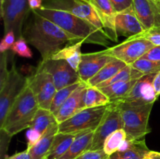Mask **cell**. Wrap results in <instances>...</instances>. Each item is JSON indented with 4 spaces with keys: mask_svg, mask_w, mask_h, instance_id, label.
I'll return each mask as SVG.
<instances>
[{
    "mask_svg": "<svg viewBox=\"0 0 160 159\" xmlns=\"http://www.w3.org/2000/svg\"><path fill=\"white\" fill-rule=\"evenodd\" d=\"M23 37L39 51L42 60L52 59L66 44L81 41L34 10L23 26Z\"/></svg>",
    "mask_w": 160,
    "mask_h": 159,
    "instance_id": "1",
    "label": "cell"
},
{
    "mask_svg": "<svg viewBox=\"0 0 160 159\" xmlns=\"http://www.w3.org/2000/svg\"><path fill=\"white\" fill-rule=\"evenodd\" d=\"M34 11L51 20L66 32L78 37L84 43L95 44L104 47L109 46L110 44L111 39L104 30L99 29L88 20L70 12L43 7Z\"/></svg>",
    "mask_w": 160,
    "mask_h": 159,
    "instance_id": "2",
    "label": "cell"
},
{
    "mask_svg": "<svg viewBox=\"0 0 160 159\" xmlns=\"http://www.w3.org/2000/svg\"><path fill=\"white\" fill-rule=\"evenodd\" d=\"M38 108L35 97L28 85L10 108L0 129L12 137L23 129H29Z\"/></svg>",
    "mask_w": 160,
    "mask_h": 159,
    "instance_id": "3",
    "label": "cell"
},
{
    "mask_svg": "<svg viewBox=\"0 0 160 159\" xmlns=\"http://www.w3.org/2000/svg\"><path fill=\"white\" fill-rule=\"evenodd\" d=\"M116 101L121 114L123 129L127 133V140H141L151 132L148 119L153 104H135L121 101Z\"/></svg>",
    "mask_w": 160,
    "mask_h": 159,
    "instance_id": "4",
    "label": "cell"
},
{
    "mask_svg": "<svg viewBox=\"0 0 160 159\" xmlns=\"http://www.w3.org/2000/svg\"><path fill=\"white\" fill-rule=\"evenodd\" d=\"M31 11L28 0H1L4 34L13 31L17 40L23 37V26Z\"/></svg>",
    "mask_w": 160,
    "mask_h": 159,
    "instance_id": "5",
    "label": "cell"
},
{
    "mask_svg": "<svg viewBox=\"0 0 160 159\" xmlns=\"http://www.w3.org/2000/svg\"><path fill=\"white\" fill-rule=\"evenodd\" d=\"M108 107L109 104L83 109L71 118L59 123L58 132L78 134L83 131H95L102 121Z\"/></svg>",
    "mask_w": 160,
    "mask_h": 159,
    "instance_id": "6",
    "label": "cell"
},
{
    "mask_svg": "<svg viewBox=\"0 0 160 159\" xmlns=\"http://www.w3.org/2000/svg\"><path fill=\"white\" fill-rule=\"evenodd\" d=\"M27 86L28 77L19 73L13 62L6 80L0 83V126L4 122L10 108Z\"/></svg>",
    "mask_w": 160,
    "mask_h": 159,
    "instance_id": "7",
    "label": "cell"
},
{
    "mask_svg": "<svg viewBox=\"0 0 160 159\" xmlns=\"http://www.w3.org/2000/svg\"><path fill=\"white\" fill-rule=\"evenodd\" d=\"M42 7L70 12L76 17L88 20L96 27L104 30L96 10L85 0H43Z\"/></svg>",
    "mask_w": 160,
    "mask_h": 159,
    "instance_id": "8",
    "label": "cell"
},
{
    "mask_svg": "<svg viewBox=\"0 0 160 159\" xmlns=\"http://www.w3.org/2000/svg\"><path fill=\"white\" fill-rule=\"evenodd\" d=\"M28 85L32 90L39 108L50 110L57 91L51 75L38 66L35 73L28 77Z\"/></svg>",
    "mask_w": 160,
    "mask_h": 159,
    "instance_id": "9",
    "label": "cell"
},
{
    "mask_svg": "<svg viewBox=\"0 0 160 159\" xmlns=\"http://www.w3.org/2000/svg\"><path fill=\"white\" fill-rule=\"evenodd\" d=\"M155 45L149 41L140 37H131L119 45L105 49L115 59L127 65H131L142 57Z\"/></svg>",
    "mask_w": 160,
    "mask_h": 159,
    "instance_id": "10",
    "label": "cell"
},
{
    "mask_svg": "<svg viewBox=\"0 0 160 159\" xmlns=\"http://www.w3.org/2000/svg\"><path fill=\"white\" fill-rule=\"evenodd\" d=\"M123 124L117 101H112L109 104L102 121L94 131L92 144L88 150L103 149L106 139L115 131L123 129Z\"/></svg>",
    "mask_w": 160,
    "mask_h": 159,
    "instance_id": "11",
    "label": "cell"
},
{
    "mask_svg": "<svg viewBox=\"0 0 160 159\" xmlns=\"http://www.w3.org/2000/svg\"><path fill=\"white\" fill-rule=\"evenodd\" d=\"M38 66L51 75L57 90L81 82L78 72L65 60H42Z\"/></svg>",
    "mask_w": 160,
    "mask_h": 159,
    "instance_id": "12",
    "label": "cell"
},
{
    "mask_svg": "<svg viewBox=\"0 0 160 159\" xmlns=\"http://www.w3.org/2000/svg\"><path fill=\"white\" fill-rule=\"evenodd\" d=\"M156 73L144 75L138 79L129 93L118 101L135 104H154L158 98L153 87V80Z\"/></svg>",
    "mask_w": 160,
    "mask_h": 159,
    "instance_id": "13",
    "label": "cell"
},
{
    "mask_svg": "<svg viewBox=\"0 0 160 159\" xmlns=\"http://www.w3.org/2000/svg\"><path fill=\"white\" fill-rule=\"evenodd\" d=\"M106 50L92 53L82 54L81 61L78 70V76L81 81L87 83L96 75L108 62L114 59Z\"/></svg>",
    "mask_w": 160,
    "mask_h": 159,
    "instance_id": "14",
    "label": "cell"
},
{
    "mask_svg": "<svg viewBox=\"0 0 160 159\" xmlns=\"http://www.w3.org/2000/svg\"><path fill=\"white\" fill-rule=\"evenodd\" d=\"M114 28L117 37L122 36L128 37V39L138 35L145 31L134 13L133 7L115 14Z\"/></svg>",
    "mask_w": 160,
    "mask_h": 159,
    "instance_id": "15",
    "label": "cell"
},
{
    "mask_svg": "<svg viewBox=\"0 0 160 159\" xmlns=\"http://www.w3.org/2000/svg\"><path fill=\"white\" fill-rule=\"evenodd\" d=\"M87 83L81 82L78 88L73 92L67 101L59 108V110L54 114L57 123H61L73 115L85 109L84 105V93L88 87Z\"/></svg>",
    "mask_w": 160,
    "mask_h": 159,
    "instance_id": "16",
    "label": "cell"
},
{
    "mask_svg": "<svg viewBox=\"0 0 160 159\" xmlns=\"http://www.w3.org/2000/svg\"><path fill=\"white\" fill-rule=\"evenodd\" d=\"M150 150L147 147L145 138L136 140H126L120 149L109 157V159H145Z\"/></svg>",
    "mask_w": 160,
    "mask_h": 159,
    "instance_id": "17",
    "label": "cell"
},
{
    "mask_svg": "<svg viewBox=\"0 0 160 159\" xmlns=\"http://www.w3.org/2000/svg\"><path fill=\"white\" fill-rule=\"evenodd\" d=\"M132 7L145 31L156 26L157 10L152 0H133Z\"/></svg>",
    "mask_w": 160,
    "mask_h": 159,
    "instance_id": "18",
    "label": "cell"
},
{
    "mask_svg": "<svg viewBox=\"0 0 160 159\" xmlns=\"http://www.w3.org/2000/svg\"><path fill=\"white\" fill-rule=\"evenodd\" d=\"M59 123L52 124L47 130L42 134L40 140L30 149H27L29 152L31 159H43L51 147L55 137L58 133Z\"/></svg>",
    "mask_w": 160,
    "mask_h": 159,
    "instance_id": "19",
    "label": "cell"
},
{
    "mask_svg": "<svg viewBox=\"0 0 160 159\" xmlns=\"http://www.w3.org/2000/svg\"><path fill=\"white\" fill-rule=\"evenodd\" d=\"M93 135L94 130H87L79 132L67 152L59 159H76L83 152L89 149L92 144Z\"/></svg>",
    "mask_w": 160,
    "mask_h": 159,
    "instance_id": "20",
    "label": "cell"
},
{
    "mask_svg": "<svg viewBox=\"0 0 160 159\" xmlns=\"http://www.w3.org/2000/svg\"><path fill=\"white\" fill-rule=\"evenodd\" d=\"M78 134L58 132L55 137L49 151L43 159H59L67 152Z\"/></svg>",
    "mask_w": 160,
    "mask_h": 159,
    "instance_id": "21",
    "label": "cell"
},
{
    "mask_svg": "<svg viewBox=\"0 0 160 159\" xmlns=\"http://www.w3.org/2000/svg\"><path fill=\"white\" fill-rule=\"evenodd\" d=\"M83 43L84 42L81 41L77 42L72 45H68L57 51L52 59L55 60L62 59V60L67 61L71 65L72 68L78 72L80 62L81 61V56H82L81 46Z\"/></svg>",
    "mask_w": 160,
    "mask_h": 159,
    "instance_id": "22",
    "label": "cell"
},
{
    "mask_svg": "<svg viewBox=\"0 0 160 159\" xmlns=\"http://www.w3.org/2000/svg\"><path fill=\"white\" fill-rule=\"evenodd\" d=\"M126 65V63L119 59H112V61L108 62L96 75L91 78L87 82V84L88 86H92V87H97L101 83L111 79Z\"/></svg>",
    "mask_w": 160,
    "mask_h": 159,
    "instance_id": "23",
    "label": "cell"
},
{
    "mask_svg": "<svg viewBox=\"0 0 160 159\" xmlns=\"http://www.w3.org/2000/svg\"><path fill=\"white\" fill-rule=\"evenodd\" d=\"M138 80H132L124 82H118L99 89L111 100V101H118L129 93Z\"/></svg>",
    "mask_w": 160,
    "mask_h": 159,
    "instance_id": "24",
    "label": "cell"
},
{
    "mask_svg": "<svg viewBox=\"0 0 160 159\" xmlns=\"http://www.w3.org/2000/svg\"><path fill=\"white\" fill-rule=\"evenodd\" d=\"M57 123L54 114L48 109L39 108L31 123L30 128L43 134L52 124Z\"/></svg>",
    "mask_w": 160,
    "mask_h": 159,
    "instance_id": "25",
    "label": "cell"
},
{
    "mask_svg": "<svg viewBox=\"0 0 160 159\" xmlns=\"http://www.w3.org/2000/svg\"><path fill=\"white\" fill-rule=\"evenodd\" d=\"M111 102V100L99 88L88 86L84 93L85 108L107 105Z\"/></svg>",
    "mask_w": 160,
    "mask_h": 159,
    "instance_id": "26",
    "label": "cell"
},
{
    "mask_svg": "<svg viewBox=\"0 0 160 159\" xmlns=\"http://www.w3.org/2000/svg\"><path fill=\"white\" fill-rule=\"evenodd\" d=\"M144 75H145L144 73L138 71L136 69L133 68L131 65H127L122 70H120L115 76H112L111 79L101 83L96 87L102 88V87H106L107 86L118 82H124V81L132 80H138L141 77H142Z\"/></svg>",
    "mask_w": 160,
    "mask_h": 159,
    "instance_id": "27",
    "label": "cell"
},
{
    "mask_svg": "<svg viewBox=\"0 0 160 159\" xmlns=\"http://www.w3.org/2000/svg\"><path fill=\"white\" fill-rule=\"evenodd\" d=\"M127 140V133L123 129H118L112 133H111L104 142V149L105 152L110 156L113 153L117 152L120 149L122 143Z\"/></svg>",
    "mask_w": 160,
    "mask_h": 159,
    "instance_id": "28",
    "label": "cell"
},
{
    "mask_svg": "<svg viewBox=\"0 0 160 159\" xmlns=\"http://www.w3.org/2000/svg\"><path fill=\"white\" fill-rule=\"evenodd\" d=\"M82 82V81H81ZM81 82L78 83V84H72V85L67 86V87H63V88L58 90L53 98L52 102L51 107H50V111L53 114L56 113L59 108L62 105L64 102L67 101V98L73 94V92L78 88V86L80 85Z\"/></svg>",
    "mask_w": 160,
    "mask_h": 159,
    "instance_id": "29",
    "label": "cell"
},
{
    "mask_svg": "<svg viewBox=\"0 0 160 159\" xmlns=\"http://www.w3.org/2000/svg\"><path fill=\"white\" fill-rule=\"evenodd\" d=\"M131 65L145 75L160 72V61H153L141 58Z\"/></svg>",
    "mask_w": 160,
    "mask_h": 159,
    "instance_id": "30",
    "label": "cell"
},
{
    "mask_svg": "<svg viewBox=\"0 0 160 159\" xmlns=\"http://www.w3.org/2000/svg\"><path fill=\"white\" fill-rule=\"evenodd\" d=\"M12 51L15 54L18 55L23 58H31L32 57V52L28 45V42L26 41L23 37L19 38L16 40L15 43L12 45L11 48Z\"/></svg>",
    "mask_w": 160,
    "mask_h": 159,
    "instance_id": "31",
    "label": "cell"
},
{
    "mask_svg": "<svg viewBox=\"0 0 160 159\" xmlns=\"http://www.w3.org/2000/svg\"><path fill=\"white\" fill-rule=\"evenodd\" d=\"M133 37H140L149 41L155 46H160V27L155 26L149 30L145 31L142 34Z\"/></svg>",
    "mask_w": 160,
    "mask_h": 159,
    "instance_id": "32",
    "label": "cell"
},
{
    "mask_svg": "<svg viewBox=\"0 0 160 159\" xmlns=\"http://www.w3.org/2000/svg\"><path fill=\"white\" fill-rule=\"evenodd\" d=\"M109 157V156L105 152L104 149L95 151L88 150L78 156L76 159H108Z\"/></svg>",
    "mask_w": 160,
    "mask_h": 159,
    "instance_id": "33",
    "label": "cell"
},
{
    "mask_svg": "<svg viewBox=\"0 0 160 159\" xmlns=\"http://www.w3.org/2000/svg\"><path fill=\"white\" fill-rule=\"evenodd\" d=\"M16 35L13 31L8 32L5 34L4 37L2 39L1 43H0V51L1 53L6 52L9 49H11L16 41Z\"/></svg>",
    "mask_w": 160,
    "mask_h": 159,
    "instance_id": "34",
    "label": "cell"
},
{
    "mask_svg": "<svg viewBox=\"0 0 160 159\" xmlns=\"http://www.w3.org/2000/svg\"><path fill=\"white\" fill-rule=\"evenodd\" d=\"M116 12H120L132 8L133 0H110Z\"/></svg>",
    "mask_w": 160,
    "mask_h": 159,
    "instance_id": "35",
    "label": "cell"
},
{
    "mask_svg": "<svg viewBox=\"0 0 160 159\" xmlns=\"http://www.w3.org/2000/svg\"><path fill=\"white\" fill-rule=\"evenodd\" d=\"M8 53L7 51L2 53L0 59V83H2L8 76L9 70H7Z\"/></svg>",
    "mask_w": 160,
    "mask_h": 159,
    "instance_id": "36",
    "label": "cell"
},
{
    "mask_svg": "<svg viewBox=\"0 0 160 159\" xmlns=\"http://www.w3.org/2000/svg\"><path fill=\"white\" fill-rule=\"evenodd\" d=\"M42 134L37 130L34 129L29 128V129L27 132V139H28V148L27 149H30L42 137Z\"/></svg>",
    "mask_w": 160,
    "mask_h": 159,
    "instance_id": "37",
    "label": "cell"
},
{
    "mask_svg": "<svg viewBox=\"0 0 160 159\" xmlns=\"http://www.w3.org/2000/svg\"><path fill=\"white\" fill-rule=\"evenodd\" d=\"M142 58L153 61H160V46H154L149 51H147Z\"/></svg>",
    "mask_w": 160,
    "mask_h": 159,
    "instance_id": "38",
    "label": "cell"
},
{
    "mask_svg": "<svg viewBox=\"0 0 160 159\" xmlns=\"http://www.w3.org/2000/svg\"><path fill=\"white\" fill-rule=\"evenodd\" d=\"M5 159H31V156H30L28 150H26V151H22V152L17 153V154H13L10 157H6Z\"/></svg>",
    "mask_w": 160,
    "mask_h": 159,
    "instance_id": "39",
    "label": "cell"
},
{
    "mask_svg": "<svg viewBox=\"0 0 160 159\" xmlns=\"http://www.w3.org/2000/svg\"><path fill=\"white\" fill-rule=\"evenodd\" d=\"M153 87H154L156 95L159 97L160 95V72H158L155 76L154 80H153Z\"/></svg>",
    "mask_w": 160,
    "mask_h": 159,
    "instance_id": "40",
    "label": "cell"
},
{
    "mask_svg": "<svg viewBox=\"0 0 160 159\" xmlns=\"http://www.w3.org/2000/svg\"><path fill=\"white\" fill-rule=\"evenodd\" d=\"M29 6L32 10H37L41 9L43 4V0H28Z\"/></svg>",
    "mask_w": 160,
    "mask_h": 159,
    "instance_id": "41",
    "label": "cell"
},
{
    "mask_svg": "<svg viewBox=\"0 0 160 159\" xmlns=\"http://www.w3.org/2000/svg\"><path fill=\"white\" fill-rule=\"evenodd\" d=\"M154 3L157 10V17H156V26L160 27V0H152Z\"/></svg>",
    "mask_w": 160,
    "mask_h": 159,
    "instance_id": "42",
    "label": "cell"
},
{
    "mask_svg": "<svg viewBox=\"0 0 160 159\" xmlns=\"http://www.w3.org/2000/svg\"><path fill=\"white\" fill-rule=\"evenodd\" d=\"M147 158L148 159H160V152L157 151H152L148 153L147 155Z\"/></svg>",
    "mask_w": 160,
    "mask_h": 159,
    "instance_id": "43",
    "label": "cell"
},
{
    "mask_svg": "<svg viewBox=\"0 0 160 159\" xmlns=\"http://www.w3.org/2000/svg\"><path fill=\"white\" fill-rule=\"evenodd\" d=\"M145 159H148V158H147V156H146V157H145Z\"/></svg>",
    "mask_w": 160,
    "mask_h": 159,
    "instance_id": "44",
    "label": "cell"
},
{
    "mask_svg": "<svg viewBox=\"0 0 160 159\" xmlns=\"http://www.w3.org/2000/svg\"><path fill=\"white\" fill-rule=\"evenodd\" d=\"M108 159H109V158H108Z\"/></svg>",
    "mask_w": 160,
    "mask_h": 159,
    "instance_id": "45",
    "label": "cell"
},
{
    "mask_svg": "<svg viewBox=\"0 0 160 159\" xmlns=\"http://www.w3.org/2000/svg\"><path fill=\"white\" fill-rule=\"evenodd\" d=\"M85 1H86V0H85Z\"/></svg>",
    "mask_w": 160,
    "mask_h": 159,
    "instance_id": "46",
    "label": "cell"
}]
</instances>
